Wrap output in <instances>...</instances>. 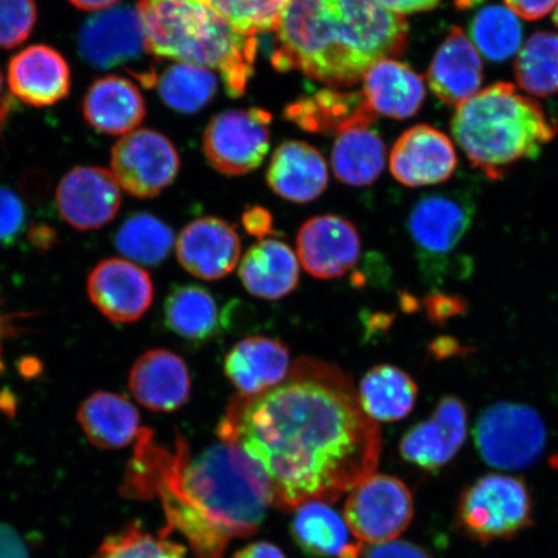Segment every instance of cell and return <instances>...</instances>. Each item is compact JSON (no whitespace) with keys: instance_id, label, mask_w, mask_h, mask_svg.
<instances>
[{"instance_id":"42","label":"cell","mask_w":558,"mask_h":558,"mask_svg":"<svg viewBox=\"0 0 558 558\" xmlns=\"http://www.w3.org/2000/svg\"><path fill=\"white\" fill-rule=\"evenodd\" d=\"M360 558H432L427 550L407 541H390L364 547Z\"/></svg>"},{"instance_id":"9","label":"cell","mask_w":558,"mask_h":558,"mask_svg":"<svg viewBox=\"0 0 558 558\" xmlns=\"http://www.w3.org/2000/svg\"><path fill=\"white\" fill-rule=\"evenodd\" d=\"M111 173L136 198H151L177 179L180 157L169 137L142 129L130 132L111 149Z\"/></svg>"},{"instance_id":"30","label":"cell","mask_w":558,"mask_h":558,"mask_svg":"<svg viewBox=\"0 0 558 558\" xmlns=\"http://www.w3.org/2000/svg\"><path fill=\"white\" fill-rule=\"evenodd\" d=\"M295 511L291 534L304 554L317 558H340L352 546L345 520L329 504L312 500Z\"/></svg>"},{"instance_id":"5","label":"cell","mask_w":558,"mask_h":558,"mask_svg":"<svg viewBox=\"0 0 558 558\" xmlns=\"http://www.w3.org/2000/svg\"><path fill=\"white\" fill-rule=\"evenodd\" d=\"M451 132L472 166L497 180L520 160L538 156L558 125L538 102L497 83L458 105Z\"/></svg>"},{"instance_id":"12","label":"cell","mask_w":558,"mask_h":558,"mask_svg":"<svg viewBox=\"0 0 558 558\" xmlns=\"http://www.w3.org/2000/svg\"><path fill=\"white\" fill-rule=\"evenodd\" d=\"M121 186L102 167L81 166L61 179L56 205L61 218L78 230L108 226L121 208Z\"/></svg>"},{"instance_id":"28","label":"cell","mask_w":558,"mask_h":558,"mask_svg":"<svg viewBox=\"0 0 558 558\" xmlns=\"http://www.w3.org/2000/svg\"><path fill=\"white\" fill-rule=\"evenodd\" d=\"M167 327L194 344L218 337L225 317L211 292L197 284L177 286L165 303Z\"/></svg>"},{"instance_id":"4","label":"cell","mask_w":558,"mask_h":558,"mask_svg":"<svg viewBox=\"0 0 558 558\" xmlns=\"http://www.w3.org/2000/svg\"><path fill=\"white\" fill-rule=\"evenodd\" d=\"M146 50L216 70L232 97L246 93L257 51L255 37L243 34L204 0H138Z\"/></svg>"},{"instance_id":"10","label":"cell","mask_w":558,"mask_h":558,"mask_svg":"<svg viewBox=\"0 0 558 558\" xmlns=\"http://www.w3.org/2000/svg\"><path fill=\"white\" fill-rule=\"evenodd\" d=\"M271 117L260 109L228 110L208 123L204 150L215 170L241 177L263 163L270 146Z\"/></svg>"},{"instance_id":"38","label":"cell","mask_w":558,"mask_h":558,"mask_svg":"<svg viewBox=\"0 0 558 558\" xmlns=\"http://www.w3.org/2000/svg\"><path fill=\"white\" fill-rule=\"evenodd\" d=\"M234 29L255 37L276 32L290 0H204Z\"/></svg>"},{"instance_id":"49","label":"cell","mask_w":558,"mask_h":558,"mask_svg":"<svg viewBox=\"0 0 558 558\" xmlns=\"http://www.w3.org/2000/svg\"><path fill=\"white\" fill-rule=\"evenodd\" d=\"M120 0H70V3L82 11H104L111 9Z\"/></svg>"},{"instance_id":"17","label":"cell","mask_w":558,"mask_h":558,"mask_svg":"<svg viewBox=\"0 0 558 558\" xmlns=\"http://www.w3.org/2000/svg\"><path fill=\"white\" fill-rule=\"evenodd\" d=\"M241 239L227 221L202 218L187 225L177 242L178 259L194 277L216 281L241 260Z\"/></svg>"},{"instance_id":"31","label":"cell","mask_w":558,"mask_h":558,"mask_svg":"<svg viewBox=\"0 0 558 558\" xmlns=\"http://www.w3.org/2000/svg\"><path fill=\"white\" fill-rule=\"evenodd\" d=\"M292 121L310 131H344L353 125L372 124L375 113L364 95L319 93L288 109Z\"/></svg>"},{"instance_id":"20","label":"cell","mask_w":558,"mask_h":558,"mask_svg":"<svg viewBox=\"0 0 558 558\" xmlns=\"http://www.w3.org/2000/svg\"><path fill=\"white\" fill-rule=\"evenodd\" d=\"M427 80L432 93L453 107L480 93L484 81L483 60L462 27H452L439 46Z\"/></svg>"},{"instance_id":"32","label":"cell","mask_w":558,"mask_h":558,"mask_svg":"<svg viewBox=\"0 0 558 558\" xmlns=\"http://www.w3.org/2000/svg\"><path fill=\"white\" fill-rule=\"evenodd\" d=\"M174 244L173 230L155 215H131L116 234L120 253L135 264L155 267L170 256Z\"/></svg>"},{"instance_id":"15","label":"cell","mask_w":558,"mask_h":558,"mask_svg":"<svg viewBox=\"0 0 558 558\" xmlns=\"http://www.w3.org/2000/svg\"><path fill=\"white\" fill-rule=\"evenodd\" d=\"M296 244L304 269L319 279L345 276L361 255L357 229L337 215L316 216L305 221L299 230Z\"/></svg>"},{"instance_id":"33","label":"cell","mask_w":558,"mask_h":558,"mask_svg":"<svg viewBox=\"0 0 558 558\" xmlns=\"http://www.w3.org/2000/svg\"><path fill=\"white\" fill-rule=\"evenodd\" d=\"M514 76L525 93L547 97L558 93V34L538 32L521 47Z\"/></svg>"},{"instance_id":"14","label":"cell","mask_w":558,"mask_h":558,"mask_svg":"<svg viewBox=\"0 0 558 558\" xmlns=\"http://www.w3.org/2000/svg\"><path fill=\"white\" fill-rule=\"evenodd\" d=\"M76 45L83 60L102 70L129 64L148 52L137 10L130 5L89 17L81 27Z\"/></svg>"},{"instance_id":"1","label":"cell","mask_w":558,"mask_h":558,"mask_svg":"<svg viewBox=\"0 0 558 558\" xmlns=\"http://www.w3.org/2000/svg\"><path fill=\"white\" fill-rule=\"evenodd\" d=\"M218 435L259 465L271 506L284 512L312 500L335 504L375 473L381 451L379 425L352 381L313 359L296 361L260 395H236Z\"/></svg>"},{"instance_id":"35","label":"cell","mask_w":558,"mask_h":558,"mask_svg":"<svg viewBox=\"0 0 558 558\" xmlns=\"http://www.w3.org/2000/svg\"><path fill=\"white\" fill-rule=\"evenodd\" d=\"M465 439L430 417L417 423L403 435L400 444L401 457L417 469L435 472L448 465Z\"/></svg>"},{"instance_id":"50","label":"cell","mask_w":558,"mask_h":558,"mask_svg":"<svg viewBox=\"0 0 558 558\" xmlns=\"http://www.w3.org/2000/svg\"><path fill=\"white\" fill-rule=\"evenodd\" d=\"M12 107L13 97L9 90H7L2 70H0V111L12 110Z\"/></svg>"},{"instance_id":"7","label":"cell","mask_w":558,"mask_h":558,"mask_svg":"<svg viewBox=\"0 0 558 558\" xmlns=\"http://www.w3.org/2000/svg\"><path fill=\"white\" fill-rule=\"evenodd\" d=\"M480 457L494 469L520 471L533 465L547 445V428L533 408L522 403L492 404L474 428Z\"/></svg>"},{"instance_id":"11","label":"cell","mask_w":558,"mask_h":558,"mask_svg":"<svg viewBox=\"0 0 558 558\" xmlns=\"http://www.w3.org/2000/svg\"><path fill=\"white\" fill-rule=\"evenodd\" d=\"M474 206L462 193L432 194L417 202L411 211L408 229L422 268L434 275L445 268V257L464 239L472 226Z\"/></svg>"},{"instance_id":"39","label":"cell","mask_w":558,"mask_h":558,"mask_svg":"<svg viewBox=\"0 0 558 558\" xmlns=\"http://www.w3.org/2000/svg\"><path fill=\"white\" fill-rule=\"evenodd\" d=\"M37 23L34 0H0V48L11 50L23 44Z\"/></svg>"},{"instance_id":"6","label":"cell","mask_w":558,"mask_h":558,"mask_svg":"<svg viewBox=\"0 0 558 558\" xmlns=\"http://www.w3.org/2000/svg\"><path fill=\"white\" fill-rule=\"evenodd\" d=\"M458 523L483 544L512 539L533 523L532 495L519 477L488 474L460 497Z\"/></svg>"},{"instance_id":"47","label":"cell","mask_w":558,"mask_h":558,"mask_svg":"<svg viewBox=\"0 0 558 558\" xmlns=\"http://www.w3.org/2000/svg\"><path fill=\"white\" fill-rule=\"evenodd\" d=\"M233 558H286L281 548L268 542H256L239 550Z\"/></svg>"},{"instance_id":"45","label":"cell","mask_w":558,"mask_h":558,"mask_svg":"<svg viewBox=\"0 0 558 558\" xmlns=\"http://www.w3.org/2000/svg\"><path fill=\"white\" fill-rule=\"evenodd\" d=\"M0 558H29L20 534L4 523H0Z\"/></svg>"},{"instance_id":"25","label":"cell","mask_w":558,"mask_h":558,"mask_svg":"<svg viewBox=\"0 0 558 558\" xmlns=\"http://www.w3.org/2000/svg\"><path fill=\"white\" fill-rule=\"evenodd\" d=\"M299 270L298 257L288 244L262 240L243 256L239 275L251 295L279 300L296 289Z\"/></svg>"},{"instance_id":"18","label":"cell","mask_w":558,"mask_h":558,"mask_svg":"<svg viewBox=\"0 0 558 558\" xmlns=\"http://www.w3.org/2000/svg\"><path fill=\"white\" fill-rule=\"evenodd\" d=\"M72 73L64 56L50 46L35 45L13 56L9 65L12 96L35 108L52 107L64 100Z\"/></svg>"},{"instance_id":"52","label":"cell","mask_w":558,"mask_h":558,"mask_svg":"<svg viewBox=\"0 0 558 558\" xmlns=\"http://www.w3.org/2000/svg\"><path fill=\"white\" fill-rule=\"evenodd\" d=\"M11 114V110L0 111V132H2L7 120Z\"/></svg>"},{"instance_id":"29","label":"cell","mask_w":558,"mask_h":558,"mask_svg":"<svg viewBox=\"0 0 558 558\" xmlns=\"http://www.w3.org/2000/svg\"><path fill=\"white\" fill-rule=\"evenodd\" d=\"M357 395L362 409L373 421L397 422L414 410L417 386L403 369L379 365L362 378Z\"/></svg>"},{"instance_id":"23","label":"cell","mask_w":558,"mask_h":558,"mask_svg":"<svg viewBox=\"0 0 558 558\" xmlns=\"http://www.w3.org/2000/svg\"><path fill=\"white\" fill-rule=\"evenodd\" d=\"M268 184L279 197L306 204L323 194L329 171L323 155L304 142H286L271 156Z\"/></svg>"},{"instance_id":"41","label":"cell","mask_w":558,"mask_h":558,"mask_svg":"<svg viewBox=\"0 0 558 558\" xmlns=\"http://www.w3.org/2000/svg\"><path fill=\"white\" fill-rule=\"evenodd\" d=\"M424 308L432 324L445 325L469 311L465 299L435 291L424 299Z\"/></svg>"},{"instance_id":"36","label":"cell","mask_w":558,"mask_h":558,"mask_svg":"<svg viewBox=\"0 0 558 558\" xmlns=\"http://www.w3.org/2000/svg\"><path fill=\"white\" fill-rule=\"evenodd\" d=\"M471 41L480 53L494 62L506 61L521 50L522 26L507 7L481 10L470 25Z\"/></svg>"},{"instance_id":"13","label":"cell","mask_w":558,"mask_h":558,"mask_svg":"<svg viewBox=\"0 0 558 558\" xmlns=\"http://www.w3.org/2000/svg\"><path fill=\"white\" fill-rule=\"evenodd\" d=\"M90 302L111 323H136L150 308L155 286L148 271L123 259L97 264L87 281Z\"/></svg>"},{"instance_id":"51","label":"cell","mask_w":558,"mask_h":558,"mask_svg":"<svg viewBox=\"0 0 558 558\" xmlns=\"http://www.w3.org/2000/svg\"><path fill=\"white\" fill-rule=\"evenodd\" d=\"M4 332V320L2 313H0V373H2L3 369V361H2V338Z\"/></svg>"},{"instance_id":"24","label":"cell","mask_w":558,"mask_h":558,"mask_svg":"<svg viewBox=\"0 0 558 558\" xmlns=\"http://www.w3.org/2000/svg\"><path fill=\"white\" fill-rule=\"evenodd\" d=\"M362 81L365 99L375 114L408 120L417 113L425 99L422 76L393 59L376 62Z\"/></svg>"},{"instance_id":"44","label":"cell","mask_w":558,"mask_h":558,"mask_svg":"<svg viewBox=\"0 0 558 558\" xmlns=\"http://www.w3.org/2000/svg\"><path fill=\"white\" fill-rule=\"evenodd\" d=\"M243 226L250 234L262 240L267 239L268 235L275 232L270 214L267 209L260 207L250 208L244 213Z\"/></svg>"},{"instance_id":"27","label":"cell","mask_w":558,"mask_h":558,"mask_svg":"<svg viewBox=\"0 0 558 558\" xmlns=\"http://www.w3.org/2000/svg\"><path fill=\"white\" fill-rule=\"evenodd\" d=\"M387 149L378 132L367 124L339 132L331 163L335 177L347 185H372L386 167Z\"/></svg>"},{"instance_id":"3","label":"cell","mask_w":558,"mask_h":558,"mask_svg":"<svg viewBox=\"0 0 558 558\" xmlns=\"http://www.w3.org/2000/svg\"><path fill=\"white\" fill-rule=\"evenodd\" d=\"M271 62L335 87L352 86L408 46L409 25L379 0H290Z\"/></svg>"},{"instance_id":"37","label":"cell","mask_w":558,"mask_h":558,"mask_svg":"<svg viewBox=\"0 0 558 558\" xmlns=\"http://www.w3.org/2000/svg\"><path fill=\"white\" fill-rule=\"evenodd\" d=\"M167 536L165 532L160 536L153 535L132 522L105 539L95 558H186L183 544Z\"/></svg>"},{"instance_id":"46","label":"cell","mask_w":558,"mask_h":558,"mask_svg":"<svg viewBox=\"0 0 558 558\" xmlns=\"http://www.w3.org/2000/svg\"><path fill=\"white\" fill-rule=\"evenodd\" d=\"M379 2L386 7L388 11L404 16L434 10L441 0H379Z\"/></svg>"},{"instance_id":"26","label":"cell","mask_w":558,"mask_h":558,"mask_svg":"<svg viewBox=\"0 0 558 558\" xmlns=\"http://www.w3.org/2000/svg\"><path fill=\"white\" fill-rule=\"evenodd\" d=\"M78 422L90 442L109 450L125 448L144 430L128 397L110 392L89 396L80 408Z\"/></svg>"},{"instance_id":"43","label":"cell","mask_w":558,"mask_h":558,"mask_svg":"<svg viewBox=\"0 0 558 558\" xmlns=\"http://www.w3.org/2000/svg\"><path fill=\"white\" fill-rule=\"evenodd\" d=\"M507 9L514 15L529 21H535L547 16L556 9L558 0H505Z\"/></svg>"},{"instance_id":"48","label":"cell","mask_w":558,"mask_h":558,"mask_svg":"<svg viewBox=\"0 0 558 558\" xmlns=\"http://www.w3.org/2000/svg\"><path fill=\"white\" fill-rule=\"evenodd\" d=\"M429 352L438 360H445L452 357V355L463 354L465 349L460 347L456 339L442 337L430 344Z\"/></svg>"},{"instance_id":"21","label":"cell","mask_w":558,"mask_h":558,"mask_svg":"<svg viewBox=\"0 0 558 558\" xmlns=\"http://www.w3.org/2000/svg\"><path fill=\"white\" fill-rule=\"evenodd\" d=\"M289 348L267 337H248L227 354V378L241 396H256L278 386L290 372Z\"/></svg>"},{"instance_id":"2","label":"cell","mask_w":558,"mask_h":558,"mask_svg":"<svg viewBox=\"0 0 558 558\" xmlns=\"http://www.w3.org/2000/svg\"><path fill=\"white\" fill-rule=\"evenodd\" d=\"M143 436L144 481L159 495L166 534L177 530L197 558H222L228 543L259 530L271 493L267 478L239 446L221 441L193 457L183 439L177 452H158Z\"/></svg>"},{"instance_id":"19","label":"cell","mask_w":558,"mask_h":558,"mask_svg":"<svg viewBox=\"0 0 558 558\" xmlns=\"http://www.w3.org/2000/svg\"><path fill=\"white\" fill-rule=\"evenodd\" d=\"M129 384L138 403L159 413H171L183 407L192 389L184 360L166 349L143 354L131 369Z\"/></svg>"},{"instance_id":"16","label":"cell","mask_w":558,"mask_h":558,"mask_svg":"<svg viewBox=\"0 0 558 558\" xmlns=\"http://www.w3.org/2000/svg\"><path fill=\"white\" fill-rule=\"evenodd\" d=\"M457 166V151L451 140L428 124H417L403 132L389 159L395 179L410 187L445 183Z\"/></svg>"},{"instance_id":"34","label":"cell","mask_w":558,"mask_h":558,"mask_svg":"<svg viewBox=\"0 0 558 558\" xmlns=\"http://www.w3.org/2000/svg\"><path fill=\"white\" fill-rule=\"evenodd\" d=\"M157 88L170 108L179 113L193 114L213 100L218 78L209 69L178 62L159 76Z\"/></svg>"},{"instance_id":"53","label":"cell","mask_w":558,"mask_h":558,"mask_svg":"<svg viewBox=\"0 0 558 558\" xmlns=\"http://www.w3.org/2000/svg\"><path fill=\"white\" fill-rule=\"evenodd\" d=\"M554 21H555V25L557 26V29H558V3L555 9Z\"/></svg>"},{"instance_id":"40","label":"cell","mask_w":558,"mask_h":558,"mask_svg":"<svg viewBox=\"0 0 558 558\" xmlns=\"http://www.w3.org/2000/svg\"><path fill=\"white\" fill-rule=\"evenodd\" d=\"M26 221L25 207L15 192L0 186V243L15 241L24 229Z\"/></svg>"},{"instance_id":"22","label":"cell","mask_w":558,"mask_h":558,"mask_svg":"<svg viewBox=\"0 0 558 558\" xmlns=\"http://www.w3.org/2000/svg\"><path fill=\"white\" fill-rule=\"evenodd\" d=\"M83 116L101 134L124 136L144 121L145 100L134 82L120 75L101 76L87 89Z\"/></svg>"},{"instance_id":"8","label":"cell","mask_w":558,"mask_h":558,"mask_svg":"<svg viewBox=\"0 0 558 558\" xmlns=\"http://www.w3.org/2000/svg\"><path fill=\"white\" fill-rule=\"evenodd\" d=\"M413 518V494L389 474H372L352 488L345 501L347 526L362 543L396 541Z\"/></svg>"}]
</instances>
